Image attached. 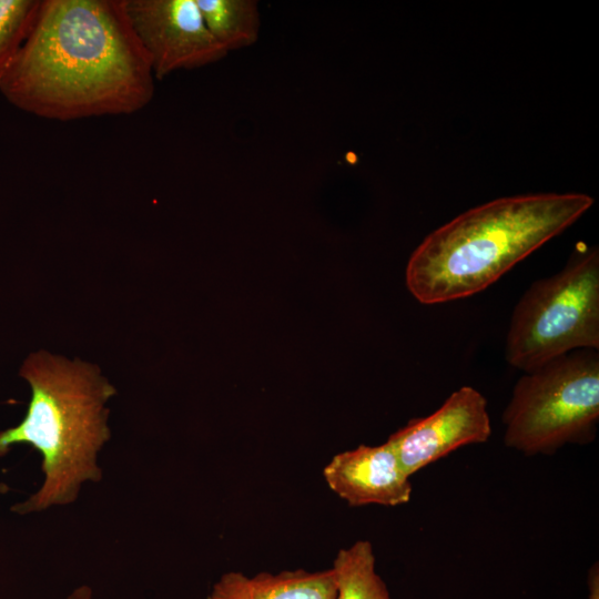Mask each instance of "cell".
Instances as JSON below:
<instances>
[{
    "mask_svg": "<svg viewBox=\"0 0 599 599\" xmlns=\"http://www.w3.org/2000/svg\"><path fill=\"white\" fill-rule=\"evenodd\" d=\"M491 424L484 395L471 386L451 393L433 414L414 418L388 437L407 475L459 447L489 439Z\"/></svg>",
    "mask_w": 599,
    "mask_h": 599,
    "instance_id": "7",
    "label": "cell"
},
{
    "mask_svg": "<svg viewBox=\"0 0 599 599\" xmlns=\"http://www.w3.org/2000/svg\"><path fill=\"white\" fill-rule=\"evenodd\" d=\"M336 583L332 568L304 569L278 573L246 576L240 571L223 573L206 599H335Z\"/></svg>",
    "mask_w": 599,
    "mask_h": 599,
    "instance_id": "9",
    "label": "cell"
},
{
    "mask_svg": "<svg viewBox=\"0 0 599 599\" xmlns=\"http://www.w3.org/2000/svg\"><path fill=\"white\" fill-rule=\"evenodd\" d=\"M593 204L585 193H529L469 209L416 247L406 285L423 304L479 293L518 262L564 232Z\"/></svg>",
    "mask_w": 599,
    "mask_h": 599,
    "instance_id": "2",
    "label": "cell"
},
{
    "mask_svg": "<svg viewBox=\"0 0 599 599\" xmlns=\"http://www.w3.org/2000/svg\"><path fill=\"white\" fill-rule=\"evenodd\" d=\"M589 599H599L598 566H592L588 573Z\"/></svg>",
    "mask_w": 599,
    "mask_h": 599,
    "instance_id": "13",
    "label": "cell"
},
{
    "mask_svg": "<svg viewBox=\"0 0 599 599\" xmlns=\"http://www.w3.org/2000/svg\"><path fill=\"white\" fill-rule=\"evenodd\" d=\"M577 349H599V251L579 244L561 271L531 283L506 336L507 362L524 373Z\"/></svg>",
    "mask_w": 599,
    "mask_h": 599,
    "instance_id": "4",
    "label": "cell"
},
{
    "mask_svg": "<svg viewBox=\"0 0 599 599\" xmlns=\"http://www.w3.org/2000/svg\"><path fill=\"white\" fill-rule=\"evenodd\" d=\"M599 422V355L577 349L525 373L502 413L504 443L524 455H551L595 440Z\"/></svg>",
    "mask_w": 599,
    "mask_h": 599,
    "instance_id": "5",
    "label": "cell"
},
{
    "mask_svg": "<svg viewBox=\"0 0 599 599\" xmlns=\"http://www.w3.org/2000/svg\"><path fill=\"white\" fill-rule=\"evenodd\" d=\"M196 3L207 30L227 53L258 40L261 13L256 0H196Z\"/></svg>",
    "mask_w": 599,
    "mask_h": 599,
    "instance_id": "10",
    "label": "cell"
},
{
    "mask_svg": "<svg viewBox=\"0 0 599 599\" xmlns=\"http://www.w3.org/2000/svg\"><path fill=\"white\" fill-rule=\"evenodd\" d=\"M154 91L151 61L124 0H41L0 83L9 103L57 121L132 114Z\"/></svg>",
    "mask_w": 599,
    "mask_h": 599,
    "instance_id": "1",
    "label": "cell"
},
{
    "mask_svg": "<svg viewBox=\"0 0 599 599\" xmlns=\"http://www.w3.org/2000/svg\"><path fill=\"white\" fill-rule=\"evenodd\" d=\"M41 0H0V83L37 17Z\"/></svg>",
    "mask_w": 599,
    "mask_h": 599,
    "instance_id": "12",
    "label": "cell"
},
{
    "mask_svg": "<svg viewBox=\"0 0 599 599\" xmlns=\"http://www.w3.org/2000/svg\"><path fill=\"white\" fill-rule=\"evenodd\" d=\"M20 375L31 399L24 418L0 432V458L26 444L41 455L40 487L11 510L20 516L73 504L83 487L99 483V454L111 437L106 403L116 393L100 370L88 363L31 354Z\"/></svg>",
    "mask_w": 599,
    "mask_h": 599,
    "instance_id": "3",
    "label": "cell"
},
{
    "mask_svg": "<svg viewBox=\"0 0 599 599\" xmlns=\"http://www.w3.org/2000/svg\"><path fill=\"white\" fill-rule=\"evenodd\" d=\"M332 569L336 583L335 599H393L385 581L376 572V558L368 540H357L338 550Z\"/></svg>",
    "mask_w": 599,
    "mask_h": 599,
    "instance_id": "11",
    "label": "cell"
},
{
    "mask_svg": "<svg viewBox=\"0 0 599 599\" xmlns=\"http://www.w3.org/2000/svg\"><path fill=\"white\" fill-rule=\"evenodd\" d=\"M124 7L155 80L227 55L207 30L196 0H124Z\"/></svg>",
    "mask_w": 599,
    "mask_h": 599,
    "instance_id": "6",
    "label": "cell"
},
{
    "mask_svg": "<svg viewBox=\"0 0 599 599\" xmlns=\"http://www.w3.org/2000/svg\"><path fill=\"white\" fill-rule=\"evenodd\" d=\"M67 599H94L93 590L89 585H80L68 595Z\"/></svg>",
    "mask_w": 599,
    "mask_h": 599,
    "instance_id": "14",
    "label": "cell"
},
{
    "mask_svg": "<svg viewBox=\"0 0 599 599\" xmlns=\"http://www.w3.org/2000/svg\"><path fill=\"white\" fill-rule=\"evenodd\" d=\"M323 476L329 489L353 507H395L412 497L410 476L388 440L336 454L324 467Z\"/></svg>",
    "mask_w": 599,
    "mask_h": 599,
    "instance_id": "8",
    "label": "cell"
}]
</instances>
